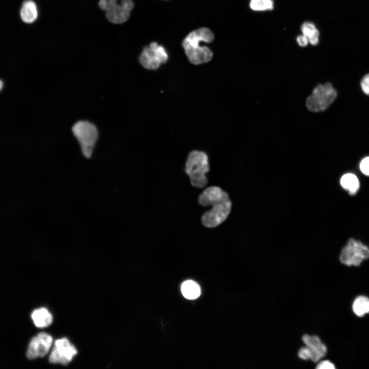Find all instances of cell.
<instances>
[{"label": "cell", "mask_w": 369, "mask_h": 369, "mask_svg": "<svg viewBox=\"0 0 369 369\" xmlns=\"http://www.w3.org/2000/svg\"><path fill=\"white\" fill-rule=\"evenodd\" d=\"M302 34L305 36L309 43L313 46L318 45L319 41V32L315 25L310 22H305L301 26Z\"/></svg>", "instance_id": "9a60e30c"}, {"label": "cell", "mask_w": 369, "mask_h": 369, "mask_svg": "<svg viewBox=\"0 0 369 369\" xmlns=\"http://www.w3.org/2000/svg\"><path fill=\"white\" fill-rule=\"evenodd\" d=\"M4 86V84L3 81L1 79H0V92L3 90Z\"/></svg>", "instance_id": "484cf974"}, {"label": "cell", "mask_w": 369, "mask_h": 369, "mask_svg": "<svg viewBox=\"0 0 369 369\" xmlns=\"http://www.w3.org/2000/svg\"><path fill=\"white\" fill-rule=\"evenodd\" d=\"M359 168L364 175L369 176V156L365 157L361 160L359 164Z\"/></svg>", "instance_id": "ffe728a7"}, {"label": "cell", "mask_w": 369, "mask_h": 369, "mask_svg": "<svg viewBox=\"0 0 369 369\" xmlns=\"http://www.w3.org/2000/svg\"><path fill=\"white\" fill-rule=\"evenodd\" d=\"M77 351L75 347L66 338L57 339L54 343V346L49 356V362L51 363H59L67 365L73 357L76 355Z\"/></svg>", "instance_id": "ba28073f"}, {"label": "cell", "mask_w": 369, "mask_h": 369, "mask_svg": "<svg viewBox=\"0 0 369 369\" xmlns=\"http://www.w3.org/2000/svg\"><path fill=\"white\" fill-rule=\"evenodd\" d=\"M168 60V54L165 48L156 42L145 47L139 57L140 64L148 70H156Z\"/></svg>", "instance_id": "52a82bcc"}, {"label": "cell", "mask_w": 369, "mask_h": 369, "mask_svg": "<svg viewBox=\"0 0 369 369\" xmlns=\"http://www.w3.org/2000/svg\"><path fill=\"white\" fill-rule=\"evenodd\" d=\"M72 131L80 145L83 155L90 158L98 138L96 127L90 122L80 120L73 125Z\"/></svg>", "instance_id": "5b68a950"}, {"label": "cell", "mask_w": 369, "mask_h": 369, "mask_svg": "<svg viewBox=\"0 0 369 369\" xmlns=\"http://www.w3.org/2000/svg\"><path fill=\"white\" fill-rule=\"evenodd\" d=\"M298 356L301 359L309 360L311 359L312 354L309 348L305 346L299 349Z\"/></svg>", "instance_id": "44dd1931"}, {"label": "cell", "mask_w": 369, "mask_h": 369, "mask_svg": "<svg viewBox=\"0 0 369 369\" xmlns=\"http://www.w3.org/2000/svg\"><path fill=\"white\" fill-rule=\"evenodd\" d=\"M181 290L183 296L189 299H194L200 294L198 284L192 280H187L181 285Z\"/></svg>", "instance_id": "2e32d148"}, {"label": "cell", "mask_w": 369, "mask_h": 369, "mask_svg": "<svg viewBox=\"0 0 369 369\" xmlns=\"http://www.w3.org/2000/svg\"><path fill=\"white\" fill-rule=\"evenodd\" d=\"M120 5L130 11H131L134 7L132 0H121Z\"/></svg>", "instance_id": "d4e9b609"}, {"label": "cell", "mask_w": 369, "mask_h": 369, "mask_svg": "<svg viewBox=\"0 0 369 369\" xmlns=\"http://www.w3.org/2000/svg\"><path fill=\"white\" fill-rule=\"evenodd\" d=\"M337 96L336 90L330 83L317 85L312 93L306 99V106L312 112L325 111L334 102Z\"/></svg>", "instance_id": "277c9868"}, {"label": "cell", "mask_w": 369, "mask_h": 369, "mask_svg": "<svg viewBox=\"0 0 369 369\" xmlns=\"http://www.w3.org/2000/svg\"><path fill=\"white\" fill-rule=\"evenodd\" d=\"M303 342L312 354L311 360L317 363L326 355L327 350L326 345L316 335H304L302 337Z\"/></svg>", "instance_id": "30bf717a"}, {"label": "cell", "mask_w": 369, "mask_h": 369, "mask_svg": "<svg viewBox=\"0 0 369 369\" xmlns=\"http://www.w3.org/2000/svg\"><path fill=\"white\" fill-rule=\"evenodd\" d=\"M296 40L298 44L302 47L306 46L309 43L308 38L303 34L298 36Z\"/></svg>", "instance_id": "cb8c5ba5"}, {"label": "cell", "mask_w": 369, "mask_h": 369, "mask_svg": "<svg viewBox=\"0 0 369 369\" xmlns=\"http://www.w3.org/2000/svg\"><path fill=\"white\" fill-rule=\"evenodd\" d=\"M250 8L256 11L272 10L274 3L272 0H250Z\"/></svg>", "instance_id": "ac0fdd59"}, {"label": "cell", "mask_w": 369, "mask_h": 369, "mask_svg": "<svg viewBox=\"0 0 369 369\" xmlns=\"http://www.w3.org/2000/svg\"><path fill=\"white\" fill-rule=\"evenodd\" d=\"M210 171L209 157L203 151L194 150L189 153L186 161L184 172L189 176L191 184L203 189L208 183L206 174Z\"/></svg>", "instance_id": "3957f363"}, {"label": "cell", "mask_w": 369, "mask_h": 369, "mask_svg": "<svg viewBox=\"0 0 369 369\" xmlns=\"http://www.w3.org/2000/svg\"><path fill=\"white\" fill-rule=\"evenodd\" d=\"M341 187L348 191L350 195L356 194L360 187V183L357 176L352 173L343 175L340 179Z\"/></svg>", "instance_id": "5bb4252c"}, {"label": "cell", "mask_w": 369, "mask_h": 369, "mask_svg": "<svg viewBox=\"0 0 369 369\" xmlns=\"http://www.w3.org/2000/svg\"><path fill=\"white\" fill-rule=\"evenodd\" d=\"M35 325L39 328L49 326L53 321V317L49 311L44 308L34 310L31 315Z\"/></svg>", "instance_id": "7c38bea8"}, {"label": "cell", "mask_w": 369, "mask_h": 369, "mask_svg": "<svg viewBox=\"0 0 369 369\" xmlns=\"http://www.w3.org/2000/svg\"><path fill=\"white\" fill-rule=\"evenodd\" d=\"M117 0H99L98 6L99 8L104 11H108L116 4Z\"/></svg>", "instance_id": "d6986e66"}, {"label": "cell", "mask_w": 369, "mask_h": 369, "mask_svg": "<svg viewBox=\"0 0 369 369\" xmlns=\"http://www.w3.org/2000/svg\"><path fill=\"white\" fill-rule=\"evenodd\" d=\"M317 369H334V364L329 360H323L319 361L316 366Z\"/></svg>", "instance_id": "603a6c76"}, {"label": "cell", "mask_w": 369, "mask_h": 369, "mask_svg": "<svg viewBox=\"0 0 369 369\" xmlns=\"http://www.w3.org/2000/svg\"><path fill=\"white\" fill-rule=\"evenodd\" d=\"M20 15L24 22L28 24L34 22L37 17V10L35 3L31 0L25 1L22 6Z\"/></svg>", "instance_id": "4fadbf2b"}, {"label": "cell", "mask_w": 369, "mask_h": 369, "mask_svg": "<svg viewBox=\"0 0 369 369\" xmlns=\"http://www.w3.org/2000/svg\"><path fill=\"white\" fill-rule=\"evenodd\" d=\"M360 86L363 93L369 96V73L365 75L362 78Z\"/></svg>", "instance_id": "7402d4cb"}, {"label": "cell", "mask_w": 369, "mask_h": 369, "mask_svg": "<svg viewBox=\"0 0 369 369\" xmlns=\"http://www.w3.org/2000/svg\"><path fill=\"white\" fill-rule=\"evenodd\" d=\"M130 12L120 4H116L106 11V16L110 22L120 24L126 22L129 19Z\"/></svg>", "instance_id": "8fae6325"}, {"label": "cell", "mask_w": 369, "mask_h": 369, "mask_svg": "<svg viewBox=\"0 0 369 369\" xmlns=\"http://www.w3.org/2000/svg\"><path fill=\"white\" fill-rule=\"evenodd\" d=\"M369 258V248L361 241L350 238L342 249L339 259L347 266H358Z\"/></svg>", "instance_id": "8992f818"}, {"label": "cell", "mask_w": 369, "mask_h": 369, "mask_svg": "<svg viewBox=\"0 0 369 369\" xmlns=\"http://www.w3.org/2000/svg\"><path fill=\"white\" fill-rule=\"evenodd\" d=\"M198 202L202 207H212L201 217L202 224L208 228H214L221 224L227 219L232 209L229 194L216 186L206 188L198 196Z\"/></svg>", "instance_id": "6da1fadb"}, {"label": "cell", "mask_w": 369, "mask_h": 369, "mask_svg": "<svg viewBox=\"0 0 369 369\" xmlns=\"http://www.w3.org/2000/svg\"><path fill=\"white\" fill-rule=\"evenodd\" d=\"M53 343L51 335L40 333L30 340L26 352L27 357L30 360L43 357L47 354Z\"/></svg>", "instance_id": "9c48e42d"}, {"label": "cell", "mask_w": 369, "mask_h": 369, "mask_svg": "<svg viewBox=\"0 0 369 369\" xmlns=\"http://www.w3.org/2000/svg\"><path fill=\"white\" fill-rule=\"evenodd\" d=\"M352 309L356 315L362 317L369 313V298L365 296H359L354 300Z\"/></svg>", "instance_id": "e0dca14e"}, {"label": "cell", "mask_w": 369, "mask_h": 369, "mask_svg": "<svg viewBox=\"0 0 369 369\" xmlns=\"http://www.w3.org/2000/svg\"><path fill=\"white\" fill-rule=\"evenodd\" d=\"M214 36L209 29L201 28L190 32L184 39L182 46L189 61L199 65L207 63L213 57V52L207 46H200L201 43L212 42Z\"/></svg>", "instance_id": "7a4b0ae2"}]
</instances>
